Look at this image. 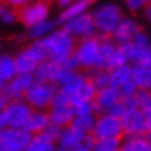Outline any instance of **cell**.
Here are the masks:
<instances>
[{
    "label": "cell",
    "instance_id": "obj_1",
    "mask_svg": "<svg viewBox=\"0 0 151 151\" xmlns=\"http://www.w3.org/2000/svg\"><path fill=\"white\" fill-rule=\"evenodd\" d=\"M42 40H43V43L46 46L48 56H50V59H48V60L60 62V60L66 59L68 56L74 54L73 36L65 28L51 32L50 36L42 39Z\"/></svg>",
    "mask_w": 151,
    "mask_h": 151
},
{
    "label": "cell",
    "instance_id": "obj_2",
    "mask_svg": "<svg viewBox=\"0 0 151 151\" xmlns=\"http://www.w3.org/2000/svg\"><path fill=\"white\" fill-rule=\"evenodd\" d=\"M93 19H94L96 29H99L105 36H113V32L117 29L119 23L123 20L119 6H116L113 3L99 6L93 12Z\"/></svg>",
    "mask_w": 151,
    "mask_h": 151
},
{
    "label": "cell",
    "instance_id": "obj_3",
    "mask_svg": "<svg viewBox=\"0 0 151 151\" xmlns=\"http://www.w3.org/2000/svg\"><path fill=\"white\" fill-rule=\"evenodd\" d=\"M32 137L26 128H5L0 131V151H25Z\"/></svg>",
    "mask_w": 151,
    "mask_h": 151
},
{
    "label": "cell",
    "instance_id": "obj_4",
    "mask_svg": "<svg viewBox=\"0 0 151 151\" xmlns=\"http://www.w3.org/2000/svg\"><path fill=\"white\" fill-rule=\"evenodd\" d=\"M122 120L123 133L127 137L129 136H147L151 129V120L147 117V114L140 108H134L128 111Z\"/></svg>",
    "mask_w": 151,
    "mask_h": 151
},
{
    "label": "cell",
    "instance_id": "obj_5",
    "mask_svg": "<svg viewBox=\"0 0 151 151\" xmlns=\"http://www.w3.org/2000/svg\"><path fill=\"white\" fill-rule=\"evenodd\" d=\"M91 133L96 139H122V136H125L122 120L108 113L96 120V125Z\"/></svg>",
    "mask_w": 151,
    "mask_h": 151
},
{
    "label": "cell",
    "instance_id": "obj_6",
    "mask_svg": "<svg viewBox=\"0 0 151 151\" xmlns=\"http://www.w3.org/2000/svg\"><path fill=\"white\" fill-rule=\"evenodd\" d=\"M57 90L54 83H48V82H34V85L28 90L26 93V102L37 108V109H42L46 108L48 105L52 104V99L56 96Z\"/></svg>",
    "mask_w": 151,
    "mask_h": 151
},
{
    "label": "cell",
    "instance_id": "obj_7",
    "mask_svg": "<svg viewBox=\"0 0 151 151\" xmlns=\"http://www.w3.org/2000/svg\"><path fill=\"white\" fill-rule=\"evenodd\" d=\"M48 11H50V0H37V2H34L31 5L19 8L16 14H17V19L23 25L31 28V26L46 20Z\"/></svg>",
    "mask_w": 151,
    "mask_h": 151
},
{
    "label": "cell",
    "instance_id": "obj_8",
    "mask_svg": "<svg viewBox=\"0 0 151 151\" xmlns=\"http://www.w3.org/2000/svg\"><path fill=\"white\" fill-rule=\"evenodd\" d=\"M3 114H5L8 128H25L26 122H28V119L32 114V109H31V105L26 104V102L14 100L8 104Z\"/></svg>",
    "mask_w": 151,
    "mask_h": 151
},
{
    "label": "cell",
    "instance_id": "obj_9",
    "mask_svg": "<svg viewBox=\"0 0 151 151\" xmlns=\"http://www.w3.org/2000/svg\"><path fill=\"white\" fill-rule=\"evenodd\" d=\"M34 82H36V79H34L32 74H17L8 85L3 86L2 94L8 102L20 100V97L26 96L28 90L34 85Z\"/></svg>",
    "mask_w": 151,
    "mask_h": 151
},
{
    "label": "cell",
    "instance_id": "obj_10",
    "mask_svg": "<svg viewBox=\"0 0 151 151\" xmlns=\"http://www.w3.org/2000/svg\"><path fill=\"white\" fill-rule=\"evenodd\" d=\"M99 51H100V40L96 37L83 39L77 46L76 56L79 59L80 66L83 68H96L99 60Z\"/></svg>",
    "mask_w": 151,
    "mask_h": 151
},
{
    "label": "cell",
    "instance_id": "obj_11",
    "mask_svg": "<svg viewBox=\"0 0 151 151\" xmlns=\"http://www.w3.org/2000/svg\"><path fill=\"white\" fill-rule=\"evenodd\" d=\"M63 28L70 32L73 37H82V39L94 37V32H96L94 19L90 14H82L79 17L70 20L68 23H65Z\"/></svg>",
    "mask_w": 151,
    "mask_h": 151
},
{
    "label": "cell",
    "instance_id": "obj_12",
    "mask_svg": "<svg viewBox=\"0 0 151 151\" xmlns=\"http://www.w3.org/2000/svg\"><path fill=\"white\" fill-rule=\"evenodd\" d=\"M120 99H122V94L119 91V88H116V86H108V88H104V90H99L93 100L94 113H97V114L109 113V109Z\"/></svg>",
    "mask_w": 151,
    "mask_h": 151
},
{
    "label": "cell",
    "instance_id": "obj_13",
    "mask_svg": "<svg viewBox=\"0 0 151 151\" xmlns=\"http://www.w3.org/2000/svg\"><path fill=\"white\" fill-rule=\"evenodd\" d=\"M99 40H100V51H99V60H97V65H96V70L111 71L117 46H116L114 42L109 39V36H105V34Z\"/></svg>",
    "mask_w": 151,
    "mask_h": 151
},
{
    "label": "cell",
    "instance_id": "obj_14",
    "mask_svg": "<svg viewBox=\"0 0 151 151\" xmlns=\"http://www.w3.org/2000/svg\"><path fill=\"white\" fill-rule=\"evenodd\" d=\"M139 32H142V29H140V26L137 25L134 20L123 19L122 22L119 23L117 29L113 32V39H114V42H117L119 45H123V43L133 42L134 37Z\"/></svg>",
    "mask_w": 151,
    "mask_h": 151
},
{
    "label": "cell",
    "instance_id": "obj_15",
    "mask_svg": "<svg viewBox=\"0 0 151 151\" xmlns=\"http://www.w3.org/2000/svg\"><path fill=\"white\" fill-rule=\"evenodd\" d=\"M50 120L52 125H57L60 128L71 125L76 117V108L73 105H63V106H51Z\"/></svg>",
    "mask_w": 151,
    "mask_h": 151
},
{
    "label": "cell",
    "instance_id": "obj_16",
    "mask_svg": "<svg viewBox=\"0 0 151 151\" xmlns=\"http://www.w3.org/2000/svg\"><path fill=\"white\" fill-rule=\"evenodd\" d=\"M85 136L86 133L82 131L80 128H77L76 125H68L65 127V129L62 131V136H60V145L65 147L68 150H74L80 145H83V140H85Z\"/></svg>",
    "mask_w": 151,
    "mask_h": 151
},
{
    "label": "cell",
    "instance_id": "obj_17",
    "mask_svg": "<svg viewBox=\"0 0 151 151\" xmlns=\"http://www.w3.org/2000/svg\"><path fill=\"white\" fill-rule=\"evenodd\" d=\"M14 62H16L17 74H34V71H36L37 66L40 65V60L34 56V52L29 48H26L25 51L20 52L14 59Z\"/></svg>",
    "mask_w": 151,
    "mask_h": 151
},
{
    "label": "cell",
    "instance_id": "obj_18",
    "mask_svg": "<svg viewBox=\"0 0 151 151\" xmlns=\"http://www.w3.org/2000/svg\"><path fill=\"white\" fill-rule=\"evenodd\" d=\"M60 71V65L52 60H45L42 62L37 70L34 71V79L36 82H48V83H56L57 74Z\"/></svg>",
    "mask_w": 151,
    "mask_h": 151
},
{
    "label": "cell",
    "instance_id": "obj_19",
    "mask_svg": "<svg viewBox=\"0 0 151 151\" xmlns=\"http://www.w3.org/2000/svg\"><path fill=\"white\" fill-rule=\"evenodd\" d=\"M133 80L139 90L151 91V65L150 63H134L133 66Z\"/></svg>",
    "mask_w": 151,
    "mask_h": 151
},
{
    "label": "cell",
    "instance_id": "obj_20",
    "mask_svg": "<svg viewBox=\"0 0 151 151\" xmlns=\"http://www.w3.org/2000/svg\"><path fill=\"white\" fill-rule=\"evenodd\" d=\"M94 2L96 0H76V2H73L68 8H65V11L62 12L60 17H59V22L65 25V23L70 22V20L85 14V11L90 8Z\"/></svg>",
    "mask_w": 151,
    "mask_h": 151
},
{
    "label": "cell",
    "instance_id": "obj_21",
    "mask_svg": "<svg viewBox=\"0 0 151 151\" xmlns=\"http://www.w3.org/2000/svg\"><path fill=\"white\" fill-rule=\"evenodd\" d=\"M96 93H97V90H96V86L94 83L86 77L85 80V83L82 85L77 91H76V94L73 96V102H71V105L76 108V106H80V105H83V104H90V102L94 100L96 97Z\"/></svg>",
    "mask_w": 151,
    "mask_h": 151
},
{
    "label": "cell",
    "instance_id": "obj_22",
    "mask_svg": "<svg viewBox=\"0 0 151 151\" xmlns=\"http://www.w3.org/2000/svg\"><path fill=\"white\" fill-rule=\"evenodd\" d=\"M50 125H51V120H50V114L48 113L32 111L31 117L28 119V122H26L25 128L32 134H40V133H43Z\"/></svg>",
    "mask_w": 151,
    "mask_h": 151
},
{
    "label": "cell",
    "instance_id": "obj_23",
    "mask_svg": "<svg viewBox=\"0 0 151 151\" xmlns=\"http://www.w3.org/2000/svg\"><path fill=\"white\" fill-rule=\"evenodd\" d=\"M151 142L147 136H129L120 145L119 151H150Z\"/></svg>",
    "mask_w": 151,
    "mask_h": 151
},
{
    "label": "cell",
    "instance_id": "obj_24",
    "mask_svg": "<svg viewBox=\"0 0 151 151\" xmlns=\"http://www.w3.org/2000/svg\"><path fill=\"white\" fill-rule=\"evenodd\" d=\"M109 73H111V86H116V88H120L127 82L133 80V68L128 65L117 66Z\"/></svg>",
    "mask_w": 151,
    "mask_h": 151
},
{
    "label": "cell",
    "instance_id": "obj_25",
    "mask_svg": "<svg viewBox=\"0 0 151 151\" xmlns=\"http://www.w3.org/2000/svg\"><path fill=\"white\" fill-rule=\"evenodd\" d=\"M86 77L94 83V86H96L97 91L111 86V73L106 71V70H96V71L88 74Z\"/></svg>",
    "mask_w": 151,
    "mask_h": 151
},
{
    "label": "cell",
    "instance_id": "obj_26",
    "mask_svg": "<svg viewBox=\"0 0 151 151\" xmlns=\"http://www.w3.org/2000/svg\"><path fill=\"white\" fill-rule=\"evenodd\" d=\"M25 151H54V142H51L43 133L34 134L31 143Z\"/></svg>",
    "mask_w": 151,
    "mask_h": 151
},
{
    "label": "cell",
    "instance_id": "obj_27",
    "mask_svg": "<svg viewBox=\"0 0 151 151\" xmlns=\"http://www.w3.org/2000/svg\"><path fill=\"white\" fill-rule=\"evenodd\" d=\"M17 76L16 71V62L9 56L0 57V79L3 80H12Z\"/></svg>",
    "mask_w": 151,
    "mask_h": 151
},
{
    "label": "cell",
    "instance_id": "obj_28",
    "mask_svg": "<svg viewBox=\"0 0 151 151\" xmlns=\"http://www.w3.org/2000/svg\"><path fill=\"white\" fill-rule=\"evenodd\" d=\"M54 22H51V20H43V22H40L37 25H34L29 28V32H28V36L31 39H39V37H43L46 36V34H50L54 28Z\"/></svg>",
    "mask_w": 151,
    "mask_h": 151
},
{
    "label": "cell",
    "instance_id": "obj_29",
    "mask_svg": "<svg viewBox=\"0 0 151 151\" xmlns=\"http://www.w3.org/2000/svg\"><path fill=\"white\" fill-rule=\"evenodd\" d=\"M96 120H97V119H94V114L76 116L74 120H73V125H76L77 128H80L82 131H85V133H91L94 125H96Z\"/></svg>",
    "mask_w": 151,
    "mask_h": 151
},
{
    "label": "cell",
    "instance_id": "obj_30",
    "mask_svg": "<svg viewBox=\"0 0 151 151\" xmlns=\"http://www.w3.org/2000/svg\"><path fill=\"white\" fill-rule=\"evenodd\" d=\"M120 145V139H97L93 151H119Z\"/></svg>",
    "mask_w": 151,
    "mask_h": 151
},
{
    "label": "cell",
    "instance_id": "obj_31",
    "mask_svg": "<svg viewBox=\"0 0 151 151\" xmlns=\"http://www.w3.org/2000/svg\"><path fill=\"white\" fill-rule=\"evenodd\" d=\"M62 131H63V129H62L60 127H57V125H51L48 127L45 131H43V134L48 137V139H50L51 142H56V140H60V136H62Z\"/></svg>",
    "mask_w": 151,
    "mask_h": 151
},
{
    "label": "cell",
    "instance_id": "obj_32",
    "mask_svg": "<svg viewBox=\"0 0 151 151\" xmlns=\"http://www.w3.org/2000/svg\"><path fill=\"white\" fill-rule=\"evenodd\" d=\"M127 5L131 11H137V9L143 8V6H148L150 0H127Z\"/></svg>",
    "mask_w": 151,
    "mask_h": 151
},
{
    "label": "cell",
    "instance_id": "obj_33",
    "mask_svg": "<svg viewBox=\"0 0 151 151\" xmlns=\"http://www.w3.org/2000/svg\"><path fill=\"white\" fill-rule=\"evenodd\" d=\"M2 20L5 23H12L14 20H17V14L16 12H11V11H6L5 14L2 16Z\"/></svg>",
    "mask_w": 151,
    "mask_h": 151
},
{
    "label": "cell",
    "instance_id": "obj_34",
    "mask_svg": "<svg viewBox=\"0 0 151 151\" xmlns=\"http://www.w3.org/2000/svg\"><path fill=\"white\" fill-rule=\"evenodd\" d=\"M8 5L14 6V8H23V6H26V3L29 2V0H5Z\"/></svg>",
    "mask_w": 151,
    "mask_h": 151
},
{
    "label": "cell",
    "instance_id": "obj_35",
    "mask_svg": "<svg viewBox=\"0 0 151 151\" xmlns=\"http://www.w3.org/2000/svg\"><path fill=\"white\" fill-rule=\"evenodd\" d=\"M8 104H9V102L6 100V97H5L2 93H0V113H3V111H5V108L8 106Z\"/></svg>",
    "mask_w": 151,
    "mask_h": 151
},
{
    "label": "cell",
    "instance_id": "obj_36",
    "mask_svg": "<svg viewBox=\"0 0 151 151\" xmlns=\"http://www.w3.org/2000/svg\"><path fill=\"white\" fill-rule=\"evenodd\" d=\"M8 127L6 125V119H5V114L3 113H0V131H3V129Z\"/></svg>",
    "mask_w": 151,
    "mask_h": 151
},
{
    "label": "cell",
    "instance_id": "obj_37",
    "mask_svg": "<svg viewBox=\"0 0 151 151\" xmlns=\"http://www.w3.org/2000/svg\"><path fill=\"white\" fill-rule=\"evenodd\" d=\"M145 16H147V19L151 22V3H150L148 6H145Z\"/></svg>",
    "mask_w": 151,
    "mask_h": 151
},
{
    "label": "cell",
    "instance_id": "obj_38",
    "mask_svg": "<svg viewBox=\"0 0 151 151\" xmlns=\"http://www.w3.org/2000/svg\"><path fill=\"white\" fill-rule=\"evenodd\" d=\"M70 151H91V150H90V148H86L85 145H80V147L74 148V150H70Z\"/></svg>",
    "mask_w": 151,
    "mask_h": 151
},
{
    "label": "cell",
    "instance_id": "obj_39",
    "mask_svg": "<svg viewBox=\"0 0 151 151\" xmlns=\"http://www.w3.org/2000/svg\"><path fill=\"white\" fill-rule=\"evenodd\" d=\"M6 11H8V9H6L5 3H2V2H0V16H3V14H5Z\"/></svg>",
    "mask_w": 151,
    "mask_h": 151
},
{
    "label": "cell",
    "instance_id": "obj_40",
    "mask_svg": "<svg viewBox=\"0 0 151 151\" xmlns=\"http://www.w3.org/2000/svg\"><path fill=\"white\" fill-rule=\"evenodd\" d=\"M54 151H70V150H68V148H65V147H62V145H60V147H59L57 150H54Z\"/></svg>",
    "mask_w": 151,
    "mask_h": 151
},
{
    "label": "cell",
    "instance_id": "obj_41",
    "mask_svg": "<svg viewBox=\"0 0 151 151\" xmlns=\"http://www.w3.org/2000/svg\"><path fill=\"white\" fill-rule=\"evenodd\" d=\"M3 79H0V93H2V90H3V86H5V83H3Z\"/></svg>",
    "mask_w": 151,
    "mask_h": 151
},
{
    "label": "cell",
    "instance_id": "obj_42",
    "mask_svg": "<svg viewBox=\"0 0 151 151\" xmlns=\"http://www.w3.org/2000/svg\"><path fill=\"white\" fill-rule=\"evenodd\" d=\"M148 63L151 65V50H150V56H148Z\"/></svg>",
    "mask_w": 151,
    "mask_h": 151
},
{
    "label": "cell",
    "instance_id": "obj_43",
    "mask_svg": "<svg viewBox=\"0 0 151 151\" xmlns=\"http://www.w3.org/2000/svg\"><path fill=\"white\" fill-rule=\"evenodd\" d=\"M147 137H148V140H150V142H151V129H150V133H148V134H147Z\"/></svg>",
    "mask_w": 151,
    "mask_h": 151
},
{
    "label": "cell",
    "instance_id": "obj_44",
    "mask_svg": "<svg viewBox=\"0 0 151 151\" xmlns=\"http://www.w3.org/2000/svg\"><path fill=\"white\" fill-rule=\"evenodd\" d=\"M57 2H59V0H57Z\"/></svg>",
    "mask_w": 151,
    "mask_h": 151
},
{
    "label": "cell",
    "instance_id": "obj_45",
    "mask_svg": "<svg viewBox=\"0 0 151 151\" xmlns=\"http://www.w3.org/2000/svg\"><path fill=\"white\" fill-rule=\"evenodd\" d=\"M150 151H151V150H150Z\"/></svg>",
    "mask_w": 151,
    "mask_h": 151
}]
</instances>
